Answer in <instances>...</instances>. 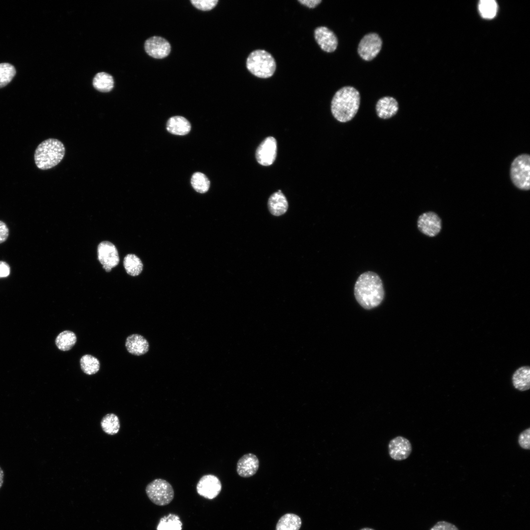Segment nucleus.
I'll use <instances>...</instances> for the list:
<instances>
[{"mask_svg":"<svg viewBox=\"0 0 530 530\" xmlns=\"http://www.w3.org/2000/svg\"><path fill=\"white\" fill-rule=\"evenodd\" d=\"M274 58L268 52L257 50L251 52L246 60L248 71L257 77L266 79L271 77L276 70Z\"/></svg>","mask_w":530,"mask_h":530,"instance_id":"obj_4","label":"nucleus"},{"mask_svg":"<svg viewBox=\"0 0 530 530\" xmlns=\"http://www.w3.org/2000/svg\"><path fill=\"white\" fill-rule=\"evenodd\" d=\"M301 526L300 518L292 513L282 516L276 525V530H299Z\"/></svg>","mask_w":530,"mask_h":530,"instance_id":"obj_21","label":"nucleus"},{"mask_svg":"<svg viewBox=\"0 0 530 530\" xmlns=\"http://www.w3.org/2000/svg\"><path fill=\"white\" fill-rule=\"evenodd\" d=\"M530 428H528L522 432L518 438V443L521 448L526 450L530 449Z\"/></svg>","mask_w":530,"mask_h":530,"instance_id":"obj_32","label":"nucleus"},{"mask_svg":"<svg viewBox=\"0 0 530 530\" xmlns=\"http://www.w3.org/2000/svg\"><path fill=\"white\" fill-rule=\"evenodd\" d=\"M417 227L424 235L430 237H434L439 234L441 229V220L434 212H425L419 216Z\"/></svg>","mask_w":530,"mask_h":530,"instance_id":"obj_11","label":"nucleus"},{"mask_svg":"<svg viewBox=\"0 0 530 530\" xmlns=\"http://www.w3.org/2000/svg\"><path fill=\"white\" fill-rule=\"evenodd\" d=\"M259 467V461L257 456L249 453L243 455L238 460L237 472L243 477H248L255 475Z\"/></svg>","mask_w":530,"mask_h":530,"instance_id":"obj_15","label":"nucleus"},{"mask_svg":"<svg viewBox=\"0 0 530 530\" xmlns=\"http://www.w3.org/2000/svg\"><path fill=\"white\" fill-rule=\"evenodd\" d=\"M277 155V142L272 136L265 138L256 151V158L259 163L264 166L271 165Z\"/></svg>","mask_w":530,"mask_h":530,"instance_id":"obj_9","label":"nucleus"},{"mask_svg":"<svg viewBox=\"0 0 530 530\" xmlns=\"http://www.w3.org/2000/svg\"><path fill=\"white\" fill-rule=\"evenodd\" d=\"M93 85L96 90L100 92H109L114 86L113 78L106 73H98L93 80Z\"/></svg>","mask_w":530,"mask_h":530,"instance_id":"obj_22","label":"nucleus"},{"mask_svg":"<svg viewBox=\"0 0 530 530\" xmlns=\"http://www.w3.org/2000/svg\"><path fill=\"white\" fill-rule=\"evenodd\" d=\"M182 523L179 517L173 514L161 518L157 528V530H182Z\"/></svg>","mask_w":530,"mask_h":530,"instance_id":"obj_27","label":"nucleus"},{"mask_svg":"<svg viewBox=\"0 0 530 530\" xmlns=\"http://www.w3.org/2000/svg\"><path fill=\"white\" fill-rule=\"evenodd\" d=\"M127 351L131 354L140 356L146 353L149 349L147 340L142 336L133 334L129 336L125 342Z\"/></svg>","mask_w":530,"mask_h":530,"instance_id":"obj_17","label":"nucleus"},{"mask_svg":"<svg viewBox=\"0 0 530 530\" xmlns=\"http://www.w3.org/2000/svg\"><path fill=\"white\" fill-rule=\"evenodd\" d=\"M222 488L219 478L213 475L202 477L196 485L198 494L206 499H213L220 493Z\"/></svg>","mask_w":530,"mask_h":530,"instance_id":"obj_10","label":"nucleus"},{"mask_svg":"<svg viewBox=\"0 0 530 530\" xmlns=\"http://www.w3.org/2000/svg\"><path fill=\"white\" fill-rule=\"evenodd\" d=\"M8 231L6 225L0 221V243L6 240L8 236Z\"/></svg>","mask_w":530,"mask_h":530,"instance_id":"obj_34","label":"nucleus"},{"mask_svg":"<svg viewBox=\"0 0 530 530\" xmlns=\"http://www.w3.org/2000/svg\"><path fill=\"white\" fill-rule=\"evenodd\" d=\"M166 129L172 134L184 135L190 132L191 125L185 117L175 116L169 119L166 124Z\"/></svg>","mask_w":530,"mask_h":530,"instance_id":"obj_19","label":"nucleus"},{"mask_svg":"<svg viewBox=\"0 0 530 530\" xmlns=\"http://www.w3.org/2000/svg\"><path fill=\"white\" fill-rule=\"evenodd\" d=\"M65 153L64 144L59 140L49 138L39 144L34 153V161L41 170L51 169L63 159Z\"/></svg>","mask_w":530,"mask_h":530,"instance_id":"obj_3","label":"nucleus"},{"mask_svg":"<svg viewBox=\"0 0 530 530\" xmlns=\"http://www.w3.org/2000/svg\"><path fill=\"white\" fill-rule=\"evenodd\" d=\"M145 492L150 500L159 506L169 504L174 497L172 485L161 478H157L150 482L146 487Z\"/></svg>","mask_w":530,"mask_h":530,"instance_id":"obj_6","label":"nucleus"},{"mask_svg":"<svg viewBox=\"0 0 530 530\" xmlns=\"http://www.w3.org/2000/svg\"><path fill=\"white\" fill-rule=\"evenodd\" d=\"M267 205L270 212L275 216L284 214L288 208L287 199L280 190L269 197Z\"/></svg>","mask_w":530,"mask_h":530,"instance_id":"obj_18","label":"nucleus"},{"mask_svg":"<svg viewBox=\"0 0 530 530\" xmlns=\"http://www.w3.org/2000/svg\"><path fill=\"white\" fill-rule=\"evenodd\" d=\"M301 4L310 8H314L318 5L321 2V0H298Z\"/></svg>","mask_w":530,"mask_h":530,"instance_id":"obj_36","label":"nucleus"},{"mask_svg":"<svg viewBox=\"0 0 530 530\" xmlns=\"http://www.w3.org/2000/svg\"><path fill=\"white\" fill-rule=\"evenodd\" d=\"M389 453L394 460L400 461L407 458L412 451L410 441L398 436L392 439L388 445Z\"/></svg>","mask_w":530,"mask_h":530,"instance_id":"obj_13","label":"nucleus"},{"mask_svg":"<svg viewBox=\"0 0 530 530\" xmlns=\"http://www.w3.org/2000/svg\"><path fill=\"white\" fill-rule=\"evenodd\" d=\"M191 184L197 192L204 193L208 191L210 182L205 174L201 172H195L191 177Z\"/></svg>","mask_w":530,"mask_h":530,"instance_id":"obj_28","label":"nucleus"},{"mask_svg":"<svg viewBox=\"0 0 530 530\" xmlns=\"http://www.w3.org/2000/svg\"><path fill=\"white\" fill-rule=\"evenodd\" d=\"M144 48L150 56L155 58H163L167 56L171 51L169 43L159 36H153L145 42Z\"/></svg>","mask_w":530,"mask_h":530,"instance_id":"obj_12","label":"nucleus"},{"mask_svg":"<svg viewBox=\"0 0 530 530\" xmlns=\"http://www.w3.org/2000/svg\"><path fill=\"white\" fill-rule=\"evenodd\" d=\"M80 362L81 370L86 374L92 375L99 371L100 362L97 358L91 355H84L80 359Z\"/></svg>","mask_w":530,"mask_h":530,"instance_id":"obj_26","label":"nucleus"},{"mask_svg":"<svg viewBox=\"0 0 530 530\" xmlns=\"http://www.w3.org/2000/svg\"><path fill=\"white\" fill-rule=\"evenodd\" d=\"M360 104L359 91L352 86H344L334 94L331 103V111L338 121H351L356 115Z\"/></svg>","mask_w":530,"mask_h":530,"instance_id":"obj_2","label":"nucleus"},{"mask_svg":"<svg viewBox=\"0 0 530 530\" xmlns=\"http://www.w3.org/2000/svg\"><path fill=\"white\" fill-rule=\"evenodd\" d=\"M429 530H459L454 524L445 521L437 522Z\"/></svg>","mask_w":530,"mask_h":530,"instance_id":"obj_33","label":"nucleus"},{"mask_svg":"<svg viewBox=\"0 0 530 530\" xmlns=\"http://www.w3.org/2000/svg\"><path fill=\"white\" fill-rule=\"evenodd\" d=\"M510 177L513 184L518 189L527 191L530 188V156L522 154L512 161L510 168Z\"/></svg>","mask_w":530,"mask_h":530,"instance_id":"obj_5","label":"nucleus"},{"mask_svg":"<svg viewBox=\"0 0 530 530\" xmlns=\"http://www.w3.org/2000/svg\"><path fill=\"white\" fill-rule=\"evenodd\" d=\"M497 8V4L494 0H481L478 4L479 11L482 17L486 19L494 18Z\"/></svg>","mask_w":530,"mask_h":530,"instance_id":"obj_29","label":"nucleus"},{"mask_svg":"<svg viewBox=\"0 0 530 530\" xmlns=\"http://www.w3.org/2000/svg\"><path fill=\"white\" fill-rule=\"evenodd\" d=\"M375 109L378 117L387 119L397 114L398 110V104L397 101L392 97H384L377 101Z\"/></svg>","mask_w":530,"mask_h":530,"instance_id":"obj_16","label":"nucleus"},{"mask_svg":"<svg viewBox=\"0 0 530 530\" xmlns=\"http://www.w3.org/2000/svg\"><path fill=\"white\" fill-rule=\"evenodd\" d=\"M315 38L320 48L327 53L333 52L338 46L335 34L325 26H319L314 31Z\"/></svg>","mask_w":530,"mask_h":530,"instance_id":"obj_14","label":"nucleus"},{"mask_svg":"<svg viewBox=\"0 0 530 530\" xmlns=\"http://www.w3.org/2000/svg\"><path fill=\"white\" fill-rule=\"evenodd\" d=\"M218 0H191L192 4L201 10H210L214 7Z\"/></svg>","mask_w":530,"mask_h":530,"instance_id":"obj_31","label":"nucleus"},{"mask_svg":"<svg viewBox=\"0 0 530 530\" xmlns=\"http://www.w3.org/2000/svg\"><path fill=\"white\" fill-rule=\"evenodd\" d=\"M4 473L2 469L0 467V489L3 485L4 482Z\"/></svg>","mask_w":530,"mask_h":530,"instance_id":"obj_37","label":"nucleus"},{"mask_svg":"<svg viewBox=\"0 0 530 530\" xmlns=\"http://www.w3.org/2000/svg\"><path fill=\"white\" fill-rule=\"evenodd\" d=\"M355 297L358 303L366 309L378 306L384 297L382 281L373 271L362 273L357 278L354 288Z\"/></svg>","mask_w":530,"mask_h":530,"instance_id":"obj_1","label":"nucleus"},{"mask_svg":"<svg viewBox=\"0 0 530 530\" xmlns=\"http://www.w3.org/2000/svg\"><path fill=\"white\" fill-rule=\"evenodd\" d=\"M10 272L9 265L5 262L0 261V278L7 277Z\"/></svg>","mask_w":530,"mask_h":530,"instance_id":"obj_35","label":"nucleus"},{"mask_svg":"<svg viewBox=\"0 0 530 530\" xmlns=\"http://www.w3.org/2000/svg\"><path fill=\"white\" fill-rule=\"evenodd\" d=\"M359 530H375L371 528L366 527V528H362V529H360Z\"/></svg>","mask_w":530,"mask_h":530,"instance_id":"obj_38","label":"nucleus"},{"mask_svg":"<svg viewBox=\"0 0 530 530\" xmlns=\"http://www.w3.org/2000/svg\"><path fill=\"white\" fill-rule=\"evenodd\" d=\"M98 257L106 272L110 271L119 263L118 253L115 246L108 241H102L99 244Z\"/></svg>","mask_w":530,"mask_h":530,"instance_id":"obj_8","label":"nucleus"},{"mask_svg":"<svg viewBox=\"0 0 530 530\" xmlns=\"http://www.w3.org/2000/svg\"><path fill=\"white\" fill-rule=\"evenodd\" d=\"M101 425L103 430L110 435L117 434L120 427L119 418L113 413L106 415L101 420Z\"/></svg>","mask_w":530,"mask_h":530,"instance_id":"obj_25","label":"nucleus"},{"mask_svg":"<svg viewBox=\"0 0 530 530\" xmlns=\"http://www.w3.org/2000/svg\"><path fill=\"white\" fill-rule=\"evenodd\" d=\"M123 265L127 273L132 276L138 275L143 270V265L141 260L134 254L126 255L124 259Z\"/></svg>","mask_w":530,"mask_h":530,"instance_id":"obj_24","label":"nucleus"},{"mask_svg":"<svg viewBox=\"0 0 530 530\" xmlns=\"http://www.w3.org/2000/svg\"><path fill=\"white\" fill-rule=\"evenodd\" d=\"M513 386L520 391H525L530 387V368L528 366L517 369L512 376Z\"/></svg>","mask_w":530,"mask_h":530,"instance_id":"obj_20","label":"nucleus"},{"mask_svg":"<svg viewBox=\"0 0 530 530\" xmlns=\"http://www.w3.org/2000/svg\"><path fill=\"white\" fill-rule=\"evenodd\" d=\"M382 41L376 33L365 35L360 40L358 46V53L366 61L374 59L380 52Z\"/></svg>","mask_w":530,"mask_h":530,"instance_id":"obj_7","label":"nucleus"},{"mask_svg":"<svg viewBox=\"0 0 530 530\" xmlns=\"http://www.w3.org/2000/svg\"><path fill=\"white\" fill-rule=\"evenodd\" d=\"M76 342V334L70 330H65L60 333L55 341L57 348L63 351L70 350L75 345Z\"/></svg>","mask_w":530,"mask_h":530,"instance_id":"obj_23","label":"nucleus"},{"mask_svg":"<svg viewBox=\"0 0 530 530\" xmlns=\"http://www.w3.org/2000/svg\"><path fill=\"white\" fill-rule=\"evenodd\" d=\"M16 73L15 67L8 63H0V88L7 85Z\"/></svg>","mask_w":530,"mask_h":530,"instance_id":"obj_30","label":"nucleus"}]
</instances>
